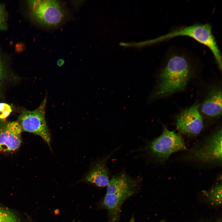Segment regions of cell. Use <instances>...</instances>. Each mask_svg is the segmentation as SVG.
Segmentation results:
<instances>
[{"instance_id":"1","label":"cell","mask_w":222,"mask_h":222,"mask_svg":"<svg viewBox=\"0 0 222 222\" xmlns=\"http://www.w3.org/2000/svg\"><path fill=\"white\" fill-rule=\"evenodd\" d=\"M193 56L180 49L170 50L160 74L156 94L166 96L184 90L193 72Z\"/></svg>"},{"instance_id":"2","label":"cell","mask_w":222,"mask_h":222,"mask_svg":"<svg viewBox=\"0 0 222 222\" xmlns=\"http://www.w3.org/2000/svg\"><path fill=\"white\" fill-rule=\"evenodd\" d=\"M179 36L191 37L208 47L212 52L219 69L222 70L221 52L210 24L197 23L176 27L162 36L158 39L160 41L166 40Z\"/></svg>"},{"instance_id":"3","label":"cell","mask_w":222,"mask_h":222,"mask_svg":"<svg viewBox=\"0 0 222 222\" xmlns=\"http://www.w3.org/2000/svg\"><path fill=\"white\" fill-rule=\"evenodd\" d=\"M186 149L180 135L165 128L162 134L148 143L144 150L155 161L162 163L172 154Z\"/></svg>"},{"instance_id":"4","label":"cell","mask_w":222,"mask_h":222,"mask_svg":"<svg viewBox=\"0 0 222 222\" xmlns=\"http://www.w3.org/2000/svg\"><path fill=\"white\" fill-rule=\"evenodd\" d=\"M47 102L46 97L35 109L23 110L18 117V123L23 130L40 136L51 149L50 133L45 118Z\"/></svg>"},{"instance_id":"5","label":"cell","mask_w":222,"mask_h":222,"mask_svg":"<svg viewBox=\"0 0 222 222\" xmlns=\"http://www.w3.org/2000/svg\"><path fill=\"white\" fill-rule=\"evenodd\" d=\"M32 14L37 21L47 27L59 25L64 19L65 11L61 3L52 0L29 1Z\"/></svg>"},{"instance_id":"6","label":"cell","mask_w":222,"mask_h":222,"mask_svg":"<svg viewBox=\"0 0 222 222\" xmlns=\"http://www.w3.org/2000/svg\"><path fill=\"white\" fill-rule=\"evenodd\" d=\"M199 105L194 104L180 112L176 118L177 129L188 136L199 134L203 127V121L199 111Z\"/></svg>"},{"instance_id":"7","label":"cell","mask_w":222,"mask_h":222,"mask_svg":"<svg viewBox=\"0 0 222 222\" xmlns=\"http://www.w3.org/2000/svg\"><path fill=\"white\" fill-rule=\"evenodd\" d=\"M193 158L205 162H221V129L210 136L199 148L193 151Z\"/></svg>"},{"instance_id":"8","label":"cell","mask_w":222,"mask_h":222,"mask_svg":"<svg viewBox=\"0 0 222 222\" xmlns=\"http://www.w3.org/2000/svg\"><path fill=\"white\" fill-rule=\"evenodd\" d=\"M22 130L18 122H10L0 127V150L11 151L16 150L21 143Z\"/></svg>"},{"instance_id":"9","label":"cell","mask_w":222,"mask_h":222,"mask_svg":"<svg viewBox=\"0 0 222 222\" xmlns=\"http://www.w3.org/2000/svg\"><path fill=\"white\" fill-rule=\"evenodd\" d=\"M138 182L125 173L114 176L107 186L106 193L108 194H134Z\"/></svg>"},{"instance_id":"10","label":"cell","mask_w":222,"mask_h":222,"mask_svg":"<svg viewBox=\"0 0 222 222\" xmlns=\"http://www.w3.org/2000/svg\"><path fill=\"white\" fill-rule=\"evenodd\" d=\"M111 155V154L97 163L91 168L85 177V180L100 187L108 186L110 180L106 163Z\"/></svg>"},{"instance_id":"11","label":"cell","mask_w":222,"mask_h":222,"mask_svg":"<svg viewBox=\"0 0 222 222\" xmlns=\"http://www.w3.org/2000/svg\"><path fill=\"white\" fill-rule=\"evenodd\" d=\"M222 91L219 88H213L210 92L201 106L202 112L211 117H217L222 113Z\"/></svg>"},{"instance_id":"12","label":"cell","mask_w":222,"mask_h":222,"mask_svg":"<svg viewBox=\"0 0 222 222\" xmlns=\"http://www.w3.org/2000/svg\"><path fill=\"white\" fill-rule=\"evenodd\" d=\"M132 195L130 194H108L106 193L103 202L108 211V222H117L121 205L128 198Z\"/></svg>"},{"instance_id":"13","label":"cell","mask_w":222,"mask_h":222,"mask_svg":"<svg viewBox=\"0 0 222 222\" xmlns=\"http://www.w3.org/2000/svg\"><path fill=\"white\" fill-rule=\"evenodd\" d=\"M222 185L217 184L210 190L209 197L210 202L213 204L220 205L222 204Z\"/></svg>"},{"instance_id":"14","label":"cell","mask_w":222,"mask_h":222,"mask_svg":"<svg viewBox=\"0 0 222 222\" xmlns=\"http://www.w3.org/2000/svg\"><path fill=\"white\" fill-rule=\"evenodd\" d=\"M0 222H21L16 215L7 209L0 214Z\"/></svg>"},{"instance_id":"15","label":"cell","mask_w":222,"mask_h":222,"mask_svg":"<svg viewBox=\"0 0 222 222\" xmlns=\"http://www.w3.org/2000/svg\"><path fill=\"white\" fill-rule=\"evenodd\" d=\"M12 111L10 106L4 103H0V119H5Z\"/></svg>"},{"instance_id":"16","label":"cell","mask_w":222,"mask_h":222,"mask_svg":"<svg viewBox=\"0 0 222 222\" xmlns=\"http://www.w3.org/2000/svg\"><path fill=\"white\" fill-rule=\"evenodd\" d=\"M3 20L2 10L1 7L0 6V27H1L2 24Z\"/></svg>"},{"instance_id":"17","label":"cell","mask_w":222,"mask_h":222,"mask_svg":"<svg viewBox=\"0 0 222 222\" xmlns=\"http://www.w3.org/2000/svg\"><path fill=\"white\" fill-rule=\"evenodd\" d=\"M134 219L133 218V219H132L130 220V222H134Z\"/></svg>"},{"instance_id":"18","label":"cell","mask_w":222,"mask_h":222,"mask_svg":"<svg viewBox=\"0 0 222 222\" xmlns=\"http://www.w3.org/2000/svg\"><path fill=\"white\" fill-rule=\"evenodd\" d=\"M1 67L0 64V77L1 76Z\"/></svg>"},{"instance_id":"19","label":"cell","mask_w":222,"mask_h":222,"mask_svg":"<svg viewBox=\"0 0 222 222\" xmlns=\"http://www.w3.org/2000/svg\"><path fill=\"white\" fill-rule=\"evenodd\" d=\"M2 208H3L2 207H1V206H0V211H1V210L2 209Z\"/></svg>"},{"instance_id":"20","label":"cell","mask_w":222,"mask_h":222,"mask_svg":"<svg viewBox=\"0 0 222 222\" xmlns=\"http://www.w3.org/2000/svg\"><path fill=\"white\" fill-rule=\"evenodd\" d=\"M160 222H164L163 220H162Z\"/></svg>"}]
</instances>
